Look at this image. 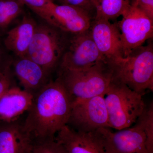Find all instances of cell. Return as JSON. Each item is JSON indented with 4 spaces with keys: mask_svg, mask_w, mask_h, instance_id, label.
<instances>
[{
    "mask_svg": "<svg viewBox=\"0 0 153 153\" xmlns=\"http://www.w3.org/2000/svg\"><path fill=\"white\" fill-rule=\"evenodd\" d=\"M73 102L57 78L51 79L34 96L24 125L35 144L55 140L57 133L67 125Z\"/></svg>",
    "mask_w": 153,
    "mask_h": 153,
    "instance_id": "cell-1",
    "label": "cell"
},
{
    "mask_svg": "<svg viewBox=\"0 0 153 153\" xmlns=\"http://www.w3.org/2000/svg\"><path fill=\"white\" fill-rule=\"evenodd\" d=\"M112 75L111 66L103 61L82 70L59 67L57 78L74 101L104 95Z\"/></svg>",
    "mask_w": 153,
    "mask_h": 153,
    "instance_id": "cell-2",
    "label": "cell"
},
{
    "mask_svg": "<svg viewBox=\"0 0 153 153\" xmlns=\"http://www.w3.org/2000/svg\"><path fill=\"white\" fill-rule=\"evenodd\" d=\"M110 64V63H109ZM112 77L130 88L143 95L153 90V45L150 41L146 46L133 49L126 57L111 63Z\"/></svg>",
    "mask_w": 153,
    "mask_h": 153,
    "instance_id": "cell-3",
    "label": "cell"
},
{
    "mask_svg": "<svg viewBox=\"0 0 153 153\" xmlns=\"http://www.w3.org/2000/svg\"><path fill=\"white\" fill-rule=\"evenodd\" d=\"M103 97L110 128L117 130L135 123L146 107L143 95L113 77Z\"/></svg>",
    "mask_w": 153,
    "mask_h": 153,
    "instance_id": "cell-4",
    "label": "cell"
},
{
    "mask_svg": "<svg viewBox=\"0 0 153 153\" xmlns=\"http://www.w3.org/2000/svg\"><path fill=\"white\" fill-rule=\"evenodd\" d=\"M70 36L47 22L38 24L26 57L51 75L60 66Z\"/></svg>",
    "mask_w": 153,
    "mask_h": 153,
    "instance_id": "cell-5",
    "label": "cell"
},
{
    "mask_svg": "<svg viewBox=\"0 0 153 153\" xmlns=\"http://www.w3.org/2000/svg\"><path fill=\"white\" fill-rule=\"evenodd\" d=\"M67 125L82 132L110 128L103 95L74 100Z\"/></svg>",
    "mask_w": 153,
    "mask_h": 153,
    "instance_id": "cell-6",
    "label": "cell"
},
{
    "mask_svg": "<svg viewBox=\"0 0 153 153\" xmlns=\"http://www.w3.org/2000/svg\"><path fill=\"white\" fill-rule=\"evenodd\" d=\"M122 16L121 21L117 24L125 57L133 49L152 38L153 21L131 4Z\"/></svg>",
    "mask_w": 153,
    "mask_h": 153,
    "instance_id": "cell-7",
    "label": "cell"
},
{
    "mask_svg": "<svg viewBox=\"0 0 153 153\" xmlns=\"http://www.w3.org/2000/svg\"><path fill=\"white\" fill-rule=\"evenodd\" d=\"M103 61H106L94 43L89 29L82 33L70 35L59 67L82 70Z\"/></svg>",
    "mask_w": 153,
    "mask_h": 153,
    "instance_id": "cell-8",
    "label": "cell"
},
{
    "mask_svg": "<svg viewBox=\"0 0 153 153\" xmlns=\"http://www.w3.org/2000/svg\"><path fill=\"white\" fill-rule=\"evenodd\" d=\"M93 17L87 11L80 8L66 4H58L49 2L43 20L63 32L78 34L90 29Z\"/></svg>",
    "mask_w": 153,
    "mask_h": 153,
    "instance_id": "cell-9",
    "label": "cell"
},
{
    "mask_svg": "<svg viewBox=\"0 0 153 153\" xmlns=\"http://www.w3.org/2000/svg\"><path fill=\"white\" fill-rule=\"evenodd\" d=\"M94 41L108 63L117 62L124 57L120 31L117 24L105 19H93L90 28Z\"/></svg>",
    "mask_w": 153,
    "mask_h": 153,
    "instance_id": "cell-10",
    "label": "cell"
},
{
    "mask_svg": "<svg viewBox=\"0 0 153 153\" xmlns=\"http://www.w3.org/2000/svg\"><path fill=\"white\" fill-rule=\"evenodd\" d=\"M134 124L116 132L99 129L109 153H147L146 133L139 124Z\"/></svg>",
    "mask_w": 153,
    "mask_h": 153,
    "instance_id": "cell-11",
    "label": "cell"
},
{
    "mask_svg": "<svg viewBox=\"0 0 153 153\" xmlns=\"http://www.w3.org/2000/svg\"><path fill=\"white\" fill-rule=\"evenodd\" d=\"M55 140L68 153H109L99 129L82 132L66 125L57 133Z\"/></svg>",
    "mask_w": 153,
    "mask_h": 153,
    "instance_id": "cell-12",
    "label": "cell"
},
{
    "mask_svg": "<svg viewBox=\"0 0 153 153\" xmlns=\"http://www.w3.org/2000/svg\"><path fill=\"white\" fill-rule=\"evenodd\" d=\"M11 68L22 88L33 96L51 79V75L26 56L13 58Z\"/></svg>",
    "mask_w": 153,
    "mask_h": 153,
    "instance_id": "cell-13",
    "label": "cell"
},
{
    "mask_svg": "<svg viewBox=\"0 0 153 153\" xmlns=\"http://www.w3.org/2000/svg\"><path fill=\"white\" fill-rule=\"evenodd\" d=\"M34 146L24 120L0 122V153H33Z\"/></svg>",
    "mask_w": 153,
    "mask_h": 153,
    "instance_id": "cell-14",
    "label": "cell"
},
{
    "mask_svg": "<svg viewBox=\"0 0 153 153\" xmlns=\"http://www.w3.org/2000/svg\"><path fill=\"white\" fill-rule=\"evenodd\" d=\"M38 23L30 14H23L19 24L4 36L3 44L16 57H26Z\"/></svg>",
    "mask_w": 153,
    "mask_h": 153,
    "instance_id": "cell-15",
    "label": "cell"
},
{
    "mask_svg": "<svg viewBox=\"0 0 153 153\" xmlns=\"http://www.w3.org/2000/svg\"><path fill=\"white\" fill-rule=\"evenodd\" d=\"M34 96L16 85L12 86L0 98V122L17 120L27 112Z\"/></svg>",
    "mask_w": 153,
    "mask_h": 153,
    "instance_id": "cell-16",
    "label": "cell"
},
{
    "mask_svg": "<svg viewBox=\"0 0 153 153\" xmlns=\"http://www.w3.org/2000/svg\"><path fill=\"white\" fill-rule=\"evenodd\" d=\"M130 4L131 0H94V19L108 21L117 19L122 16Z\"/></svg>",
    "mask_w": 153,
    "mask_h": 153,
    "instance_id": "cell-17",
    "label": "cell"
},
{
    "mask_svg": "<svg viewBox=\"0 0 153 153\" xmlns=\"http://www.w3.org/2000/svg\"><path fill=\"white\" fill-rule=\"evenodd\" d=\"M25 7L18 0H0V38L4 37L12 23L23 15Z\"/></svg>",
    "mask_w": 153,
    "mask_h": 153,
    "instance_id": "cell-18",
    "label": "cell"
},
{
    "mask_svg": "<svg viewBox=\"0 0 153 153\" xmlns=\"http://www.w3.org/2000/svg\"><path fill=\"white\" fill-rule=\"evenodd\" d=\"M136 122L139 124L144 131L146 137L147 153H153V105L146 107L145 110Z\"/></svg>",
    "mask_w": 153,
    "mask_h": 153,
    "instance_id": "cell-19",
    "label": "cell"
},
{
    "mask_svg": "<svg viewBox=\"0 0 153 153\" xmlns=\"http://www.w3.org/2000/svg\"><path fill=\"white\" fill-rule=\"evenodd\" d=\"M33 153H68L55 140L35 144Z\"/></svg>",
    "mask_w": 153,
    "mask_h": 153,
    "instance_id": "cell-20",
    "label": "cell"
},
{
    "mask_svg": "<svg viewBox=\"0 0 153 153\" xmlns=\"http://www.w3.org/2000/svg\"><path fill=\"white\" fill-rule=\"evenodd\" d=\"M43 19L47 13L49 2L52 0H18Z\"/></svg>",
    "mask_w": 153,
    "mask_h": 153,
    "instance_id": "cell-21",
    "label": "cell"
},
{
    "mask_svg": "<svg viewBox=\"0 0 153 153\" xmlns=\"http://www.w3.org/2000/svg\"><path fill=\"white\" fill-rule=\"evenodd\" d=\"M11 66L0 73V98L12 86L16 85Z\"/></svg>",
    "mask_w": 153,
    "mask_h": 153,
    "instance_id": "cell-22",
    "label": "cell"
},
{
    "mask_svg": "<svg viewBox=\"0 0 153 153\" xmlns=\"http://www.w3.org/2000/svg\"><path fill=\"white\" fill-rule=\"evenodd\" d=\"M54 3L58 4L69 5L77 7L87 11L92 16V12H94V0H52Z\"/></svg>",
    "mask_w": 153,
    "mask_h": 153,
    "instance_id": "cell-23",
    "label": "cell"
},
{
    "mask_svg": "<svg viewBox=\"0 0 153 153\" xmlns=\"http://www.w3.org/2000/svg\"><path fill=\"white\" fill-rule=\"evenodd\" d=\"M131 4L135 6L153 21V0H131Z\"/></svg>",
    "mask_w": 153,
    "mask_h": 153,
    "instance_id": "cell-24",
    "label": "cell"
},
{
    "mask_svg": "<svg viewBox=\"0 0 153 153\" xmlns=\"http://www.w3.org/2000/svg\"><path fill=\"white\" fill-rule=\"evenodd\" d=\"M0 38V73L11 66L13 58L8 53Z\"/></svg>",
    "mask_w": 153,
    "mask_h": 153,
    "instance_id": "cell-25",
    "label": "cell"
}]
</instances>
